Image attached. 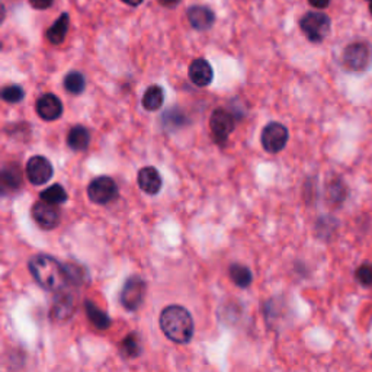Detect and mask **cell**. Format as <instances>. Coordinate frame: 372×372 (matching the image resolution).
<instances>
[{
    "label": "cell",
    "mask_w": 372,
    "mask_h": 372,
    "mask_svg": "<svg viewBox=\"0 0 372 372\" xmlns=\"http://www.w3.org/2000/svg\"><path fill=\"white\" fill-rule=\"evenodd\" d=\"M30 272L38 286L47 291L58 293L69 286V276L65 265L50 256V255H37L28 264Z\"/></svg>",
    "instance_id": "6da1fadb"
},
{
    "label": "cell",
    "mask_w": 372,
    "mask_h": 372,
    "mask_svg": "<svg viewBox=\"0 0 372 372\" xmlns=\"http://www.w3.org/2000/svg\"><path fill=\"white\" fill-rule=\"evenodd\" d=\"M159 323L165 336L174 343L185 345L193 338V319L182 305H167L160 314Z\"/></svg>",
    "instance_id": "7a4b0ae2"
},
{
    "label": "cell",
    "mask_w": 372,
    "mask_h": 372,
    "mask_svg": "<svg viewBox=\"0 0 372 372\" xmlns=\"http://www.w3.org/2000/svg\"><path fill=\"white\" fill-rule=\"evenodd\" d=\"M372 63V46L368 41L347 44L342 53V65L351 73H362Z\"/></svg>",
    "instance_id": "3957f363"
},
{
    "label": "cell",
    "mask_w": 372,
    "mask_h": 372,
    "mask_svg": "<svg viewBox=\"0 0 372 372\" xmlns=\"http://www.w3.org/2000/svg\"><path fill=\"white\" fill-rule=\"evenodd\" d=\"M300 28L310 42L319 44L331 34L332 20L326 13L307 12L300 20Z\"/></svg>",
    "instance_id": "277c9868"
},
{
    "label": "cell",
    "mask_w": 372,
    "mask_h": 372,
    "mask_svg": "<svg viewBox=\"0 0 372 372\" xmlns=\"http://www.w3.org/2000/svg\"><path fill=\"white\" fill-rule=\"evenodd\" d=\"M146 295V282L143 278L133 275L129 276L120 293V301L122 307L128 312H136L141 305Z\"/></svg>",
    "instance_id": "5b68a950"
},
{
    "label": "cell",
    "mask_w": 372,
    "mask_h": 372,
    "mask_svg": "<svg viewBox=\"0 0 372 372\" xmlns=\"http://www.w3.org/2000/svg\"><path fill=\"white\" fill-rule=\"evenodd\" d=\"M288 139V128L281 122H269L268 125H265L260 136L262 146H264L265 151L271 153V155H276V153L286 148Z\"/></svg>",
    "instance_id": "8992f818"
},
{
    "label": "cell",
    "mask_w": 372,
    "mask_h": 372,
    "mask_svg": "<svg viewBox=\"0 0 372 372\" xmlns=\"http://www.w3.org/2000/svg\"><path fill=\"white\" fill-rule=\"evenodd\" d=\"M87 195H89V200L94 204L105 205L117 198L118 186L111 178L99 177V178H95L89 184V186H87Z\"/></svg>",
    "instance_id": "52a82bcc"
},
{
    "label": "cell",
    "mask_w": 372,
    "mask_h": 372,
    "mask_svg": "<svg viewBox=\"0 0 372 372\" xmlns=\"http://www.w3.org/2000/svg\"><path fill=\"white\" fill-rule=\"evenodd\" d=\"M211 136L215 143L224 144L234 129V118L226 109H215L210 118Z\"/></svg>",
    "instance_id": "ba28073f"
},
{
    "label": "cell",
    "mask_w": 372,
    "mask_h": 372,
    "mask_svg": "<svg viewBox=\"0 0 372 372\" xmlns=\"http://www.w3.org/2000/svg\"><path fill=\"white\" fill-rule=\"evenodd\" d=\"M25 172L30 182L37 186L47 184L54 174L51 162L44 156H32L27 163Z\"/></svg>",
    "instance_id": "9c48e42d"
},
{
    "label": "cell",
    "mask_w": 372,
    "mask_h": 372,
    "mask_svg": "<svg viewBox=\"0 0 372 372\" xmlns=\"http://www.w3.org/2000/svg\"><path fill=\"white\" fill-rule=\"evenodd\" d=\"M34 222L42 229V230H53L60 223V212L56 208V205L47 204L44 201H39L34 204L31 210Z\"/></svg>",
    "instance_id": "30bf717a"
},
{
    "label": "cell",
    "mask_w": 372,
    "mask_h": 372,
    "mask_svg": "<svg viewBox=\"0 0 372 372\" xmlns=\"http://www.w3.org/2000/svg\"><path fill=\"white\" fill-rule=\"evenodd\" d=\"M35 109H37V114L41 120L51 122V121H56L61 117L63 103L56 95L46 94L37 101Z\"/></svg>",
    "instance_id": "8fae6325"
},
{
    "label": "cell",
    "mask_w": 372,
    "mask_h": 372,
    "mask_svg": "<svg viewBox=\"0 0 372 372\" xmlns=\"http://www.w3.org/2000/svg\"><path fill=\"white\" fill-rule=\"evenodd\" d=\"M76 310V298L70 291H58L54 297L51 307V316L54 320L64 321L69 320Z\"/></svg>",
    "instance_id": "7c38bea8"
},
{
    "label": "cell",
    "mask_w": 372,
    "mask_h": 372,
    "mask_svg": "<svg viewBox=\"0 0 372 372\" xmlns=\"http://www.w3.org/2000/svg\"><path fill=\"white\" fill-rule=\"evenodd\" d=\"M186 18L189 24L196 31H207L215 22V13L208 6L193 5L186 11Z\"/></svg>",
    "instance_id": "4fadbf2b"
},
{
    "label": "cell",
    "mask_w": 372,
    "mask_h": 372,
    "mask_svg": "<svg viewBox=\"0 0 372 372\" xmlns=\"http://www.w3.org/2000/svg\"><path fill=\"white\" fill-rule=\"evenodd\" d=\"M137 182L140 189L147 195H158L163 185V179L159 170L153 166H146L140 169L137 174Z\"/></svg>",
    "instance_id": "5bb4252c"
},
{
    "label": "cell",
    "mask_w": 372,
    "mask_h": 372,
    "mask_svg": "<svg viewBox=\"0 0 372 372\" xmlns=\"http://www.w3.org/2000/svg\"><path fill=\"white\" fill-rule=\"evenodd\" d=\"M189 79L198 87L208 86L214 79V70L205 58H196L189 65Z\"/></svg>",
    "instance_id": "9a60e30c"
},
{
    "label": "cell",
    "mask_w": 372,
    "mask_h": 372,
    "mask_svg": "<svg viewBox=\"0 0 372 372\" xmlns=\"http://www.w3.org/2000/svg\"><path fill=\"white\" fill-rule=\"evenodd\" d=\"M84 310L87 314V319L91 320V323L99 331H106L111 327V317H109L103 310H101L98 305L89 300L84 301Z\"/></svg>",
    "instance_id": "2e32d148"
},
{
    "label": "cell",
    "mask_w": 372,
    "mask_h": 372,
    "mask_svg": "<svg viewBox=\"0 0 372 372\" xmlns=\"http://www.w3.org/2000/svg\"><path fill=\"white\" fill-rule=\"evenodd\" d=\"M69 27H70V16L68 13H61V16L47 30L46 37L51 44H54V46H58V44L64 41L65 35H68Z\"/></svg>",
    "instance_id": "e0dca14e"
},
{
    "label": "cell",
    "mask_w": 372,
    "mask_h": 372,
    "mask_svg": "<svg viewBox=\"0 0 372 372\" xmlns=\"http://www.w3.org/2000/svg\"><path fill=\"white\" fill-rule=\"evenodd\" d=\"M91 144V134L84 127L75 125L68 134V146L73 151H83Z\"/></svg>",
    "instance_id": "ac0fdd59"
},
{
    "label": "cell",
    "mask_w": 372,
    "mask_h": 372,
    "mask_svg": "<svg viewBox=\"0 0 372 372\" xmlns=\"http://www.w3.org/2000/svg\"><path fill=\"white\" fill-rule=\"evenodd\" d=\"M165 101V92L159 84H153L143 95V108L146 111H159Z\"/></svg>",
    "instance_id": "d6986e66"
},
{
    "label": "cell",
    "mask_w": 372,
    "mask_h": 372,
    "mask_svg": "<svg viewBox=\"0 0 372 372\" xmlns=\"http://www.w3.org/2000/svg\"><path fill=\"white\" fill-rule=\"evenodd\" d=\"M22 184V173L16 165H8L2 170V191H16Z\"/></svg>",
    "instance_id": "ffe728a7"
},
{
    "label": "cell",
    "mask_w": 372,
    "mask_h": 372,
    "mask_svg": "<svg viewBox=\"0 0 372 372\" xmlns=\"http://www.w3.org/2000/svg\"><path fill=\"white\" fill-rule=\"evenodd\" d=\"M230 279L238 288H249L253 282V274L248 267L234 264L230 267Z\"/></svg>",
    "instance_id": "44dd1931"
},
{
    "label": "cell",
    "mask_w": 372,
    "mask_h": 372,
    "mask_svg": "<svg viewBox=\"0 0 372 372\" xmlns=\"http://www.w3.org/2000/svg\"><path fill=\"white\" fill-rule=\"evenodd\" d=\"M39 198H41V201L47 203V204L60 205V204H64L65 201L69 200V195L60 184H54V185L49 186L47 189H44L39 193Z\"/></svg>",
    "instance_id": "7402d4cb"
},
{
    "label": "cell",
    "mask_w": 372,
    "mask_h": 372,
    "mask_svg": "<svg viewBox=\"0 0 372 372\" xmlns=\"http://www.w3.org/2000/svg\"><path fill=\"white\" fill-rule=\"evenodd\" d=\"M120 352L125 359H134L140 355V339L136 333H131L125 336V339L120 343Z\"/></svg>",
    "instance_id": "603a6c76"
},
{
    "label": "cell",
    "mask_w": 372,
    "mask_h": 372,
    "mask_svg": "<svg viewBox=\"0 0 372 372\" xmlns=\"http://www.w3.org/2000/svg\"><path fill=\"white\" fill-rule=\"evenodd\" d=\"M84 86H86L84 76L80 72H70L64 77L65 91L73 95H80L84 91Z\"/></svg>",
    "instance_id": "cb8c5ba5"
},
{
    "label": "cell",
    "mask_w": 372,
    "mask_h": 372,
    "mask_svg": "<svg viewBox=\"0 0 372 372\" xmlns=\"http://www.w3.org/2000/svg\"><path fill=\"white\" fill-rule=\"evenodd\" d=\"M25 92L18 84H8L2 89V99L8 103H19L20 101H24Z\"/></svg>",
    "instance_id": "d4e9b609"
},
{
    "label": "cell",
    "mask_w": 372,
    "mask_h": 372,
    "mask_svg": "<svg viewBox=\"0 0 372 372\" xmlns=\"http://www.w3.org/2000/svg\"><path fill=\"white\" fill-rule=\"evenodd\" d=\"M65 269H68L69 283H72V286H82L84 279H87L86 271L79 265H73V264L65 265Z\"/></svg>",
    "instance_id": "484cf974"
},
{
    "label": "cell",
    "mask_w": 372,
    "mask_h": 372,
    "mask_svg": "<svg viewBox=\"0 0 372 372\" xmlns=\"http://www.w3.org/2000/svg\"><path fill=\"white\" fill-rule=\"evenodd\" d=\"M355 278L362 287H372V264H368V262L362 264L357 269Z\"/></svg>",
    "instance_id": "4316f807"
},
{
    "label": "cell",
    "mask_w": 372,
    "mask_h": 372,
    "mask_svg": "<svg viewBox=\"0 0 372 372\" xmlns=\"http://www.w3.org/2000/svg\"><path fill=\"white\" fill-rule=\"evenodd\" d=\"M329 198L333 204H340L346 198V186L342 182H333L329 188Z\"/></svg>",
    "instance_id": "83f0119b"
},
{
    "label": "cell",
    "mask_w": 372,
    "mask_h": 372,
    "mask_svg": "<svg viewBox=\"0 0 372 372\" xmlns=\"http://www.w3.org/2000/svg\"><path fill=\"white\" fill-rule=\"evenodd\" d=\"M53 4H54V0H30V5L38 11H46L51 8Z\"/></svg>",
    "instance_id": "f1b7e54d"
},
{
    "label": "cell",
    "mask_w": 372,
    "mask_h": 372,
    "mask_svg": "<svg viewBox=\"0 0 372 372\" xmlns=\"http://www.w3.org/2000/svg\"><path fill=\"white\" fill-rule=\"evenodd\" d=\"M307 2L316 9H326L331 5V0H307Z\"/></svg>",
    "instance_id": "f546056e"
},
{
    "label": "cell",
    "mask_w": 372,
    "mask_h": 372,
    "mask_svg": "<svg viewBox=\"0 0 372 372\" xmlns=\"http://www.w3.org/2000/svg\"><path fill=\"white\" fill-rule=\"evenodd\" d=\"M158 2L165 8H174V6H178L182 0H158Z\"/></svg>",
    "instance_id": "4dcf8cb0"
},
{
    "label": "cell",
    "mask_w": 372,
    "mask_h": 372,
    "mask_svg": "<svg viewBox=\"0 0 372 372\" xmlns=\"http://www.w3.org/2000/svg\"><path fill=\"white\" fill-rule=\"evenodd\" d=\"M121 2L128 5V6H131V8H137V6H140L143 4V0H121Z\"/></svg>",
    "instance_id": "1f68e13d"
},
{
    "label": "cell",
    "mask_w": 372,
    "mask_h": 372,
    "mask_svg": "<svg viewBox=\"0 0 372 372\" xmlns=\"http://www.w3.org/2000/svg\"><path fill=\"white\" fill-rule=\"evenodd\" d=\"M366 2L369 4V11H371V13H372V0H366Z\"/></svg>",
    "instance_id": "d6a6232c"
}]
</instances>
